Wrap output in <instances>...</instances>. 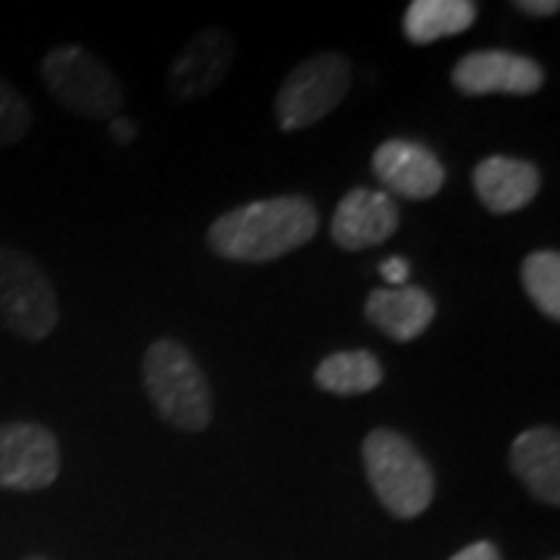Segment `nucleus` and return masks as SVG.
<instances>
[{
  "mask_svg": "<svg viewBox=\"0 0 560 560\" xmlns=\"http://www.w3.org/2000/svg\"><path fill=\"white\" fill-rule=\"evenodd\" d=\"M320 212L302 194L243 202L209 224L206 243L224 261L265 265L278 261L318 237Z\"/></svg>",
  "mask_w": 560,
  "mask_h": 560,
  "instance_id": "f257e3e1",
  "label": "nucleus"
},
{
  "mask_svg": "<svg viewBox=\"0 0 560 560\" xmlns=\"http://www.w3.org/2000/svg\"><path fill=\"white\" fill-rule=\"evenodd\" d=\"M143 393L156 418L180 433H202L215 420V393L202 364L175 337H160L140 359Z\"/></svg>",
  "mask_w": 560,
  "mask_h": 560,
  "instance_id": "f03ea898",
  "label": "nucleus"
},
{
  "mask_svg": "<svg viewBox=\"0 0 560 560\" xmlns=\"http://www.w3.org/2000/svg\"><path fill=\"white\" fill-rule=\"evenodd\" d=\"M361 464L371 492L396 521H418L436 499V474L411 436L374 427L361 440Z\"/></svg>",
  "mask_w": 560,
  "mask_h": 560,
  "instance_id": "7ed1b4c3",
  "label": "nucleus"
},
{
  "mask_svg": "<svg viewBox=\"0 0 560 560\" xmlns=\"http://www.w3.org/2000/svg\"><path fill=\"white\" fill-rule=\"evenodd\" d=\"M40 81L66 113L79 119H119L125 109V84L106 62L79 44H60L44 54Z\"/></svg>",
  "mask_w": 560,
  "mask_h": 560,
  "instance_id": "20e7f679",
  "label": "nucleus"
},
{
  "mask_svg": "<svg viewBox=\"0 0 560 560\" xmlns=\"http://www.w3.org/2000/svg\"><path fill=\"white\" fill-rule=\"evenodd\" d=\"M0 324L25 342H44L60 327V296L40 261L0 243Z\"/></svg>",
  "mask_w": 560,
  "mask_h": 560,
  "instance_id": "39448f33",
  "label": "nucleus"
},
{
  "mask_svg": "<svg viewBox=\"0 0 560 560\" xmlns=\"http://www.w3.org/2000/svg\"><path fill=\"white\" fill-rule=\"evenodd\" d=\"M352 79V60L337 50H324L302 60L280 81L275 94V119L280 131H305L327 119L349 97Z\"/></svg>",
  "mask_w": 560,
  "mask_h": 560,
  "instance_id": "423d86ee",
  "label": "nucleus"
},
{
  "mask_svg": "<svg viewBox=\"0 0 560 560\" xmlns=\"http://www.w3.org/2000/svg\"><path fill=\"white\" fill-rule=\"evenodd\" d=\"M60 440L50 427L35 420L0 423V489L44 492L60 480Z\"/></svg>",
  "mask_w": 560,
  "mask_h": 560,
  "instance_id": "0eeeda50",
  "label": "nucleus"
},
{
  "mask_svg": "<svg viewBox=\"0 0 560 560\" xmlns=\"http://www.w3.org/2000/svg\"><path fill=\"white\" fill-rule=\"evenodd\" d=\"M545 66L536 57L501 47L464 54L448 75L460 97H533L545 88Z\"/></svg>",
  "mask_w": 560,
  "mask_h": 560,
  "instance_id": "6e6552de",
  "label": "nucleus"
},
{
  "mask_svg": "<svg viewBox=\"0 0 560 560\" xmlns=\"http://www.w3.org/2000/svg\"><path fill=\"white\" fill-rule=\"evenodd\" d=\"M237 60V40L228 28L209 25L187 40L168 62L165 94L178 103H194L209 97L221 81L228 79Z\"/></svg>",
  "mask_w": 560,
  "mask_h": 560,
  "instance_id": "1a4fd4ad",
  "label": "nucleus"
},
{
  "mask_svg": "<svg viewBox=\"0 0 560 560\" xmlns=\"http://www.w3.org/2000/svg\"><path fill=\"white\" fill-rule=\"evenodd\" d=\"M371 172L393 200H433L445 187V165L420 140L389 138L371 153Z\"/></svg>",
  "mask_w": 560,
  "mask_h": 560,
  "instance_id": "9d476101",
  "label": "nucleus"
},
{
  "mask_svg": "<svg viewBox=\"0 0 560 560\" xmlns=\"http://www.w3.org/2000/svg\"><path fill=\"white\" fill-rule=\"evenodd\" d=\"M401 228L399 202L381 187H352L334 209L330 241L346 253H364L396 237Z\"/></svg>",
  "mask_w": 560,
  "mask_h": 560,
  "instance_id": "9b49d317",
  "label": "nucleus"
},
{
  "mask_svg": "<svg viewBox=\"0 0 560 560\" xmlns=\"http://www.w3.org/2000/svg\"><path fill=\"white\" fill-rule=\"evenodd\" d=\"M470 184H474V194L486 212L514 215L539 197L541 168L536 162L495 153V156H486L474 165Z\"/></svg>",
  "mask_w": 560,
  "mask_h": 560,
  "instance_id": "f8f14e48",
  "label": "nucleus"
},
{
  "mask_svg": "<svg viewBox=\"0 0 560 560\" xmlns=\"http://www.w3.org/2000/svg\"><path fill=\"white\" fill-rule=\"evenodd\" d=\"M514 480L548 508H560V433L558 427H529L508 448Z\"/></svg>",
  "mask_w": 560,
  "mask_h": 560,
  "instance_id": "ddd939ff",
  "label": "nucleus"
},
{
  "mask_svg": "<svg viewBox=\"0 0 560 560\" xmlns=\"http://www.w3.org/2000/svg\"><path fill=\"white\" fill-rule=\"evenodd\" d=\"M364 318L377 327L386 340L411 342L430 330L436 318V300L415 283L405 287H377L364 300Z\"/></svg>",
  "mask_w": 560,
  "mask_h": 560,
  "instance_id": "4468645a",
  "label": "nucleus"
},
{
  "mask_svg": "<svg viewBox=\"0 0 560 560\" xmlns=\"http://www.w3.org/2000/svg\"><path fill=\"white\" fill-rule=\"evenodd\" d=\"M480 16V7L474 0H411L405 16H401V32L408 44L427 47L442 38L464 35L474 28Z\"/></svg>",
  "mask_w": 560,
  "mask_h": 560,
  "instance_id": "2eb2a0df",
  "label": "nucleus"
},
{
  "mask_svg": "<svg viewBox=\"0 0 560 560\" xmlns=\"http://www.w3.org/2000/svg\"><path fill=\"white\" fill-rule=\"evenodd\" d=\"M383 383V364L371 349H346L318 361L315 386L330 396H368Z\"/></svg>",
  "mask_w": 560,
  "mask_h": 560,
  "instance_id": "dca6fc26",
  "label": "nucleus"
},
{
  "mask_svg": "<svg viewBox=\"0 0 560 560\" xmlns=\"http://www.w3.org/2000/svg\"><path fill=\"white\" fill-rule=\"evenodd\" d=\"M521 287L536 305L541 318L560 320V253L558 249H536L521 261Z\"/></svg>",
  "mask_w": 560,
  "mask_h": 560,
  "instance_id": "f3484780",
  "label": "nucleus"
},
{
  "mask_svg": "<svg viewBox=\"0 0 560 560\" xmlns=\"http://www.w3.org/2000/svg\"><path fill=\"white\" fill-rule=\"evenodd\" d=\"M32 131V103L16 84L0 79V147H13Z\"/></svg>",
  "mask_w": 560,
  "mask_h": 560,
  "instance_id": "a211bd4d",
  "label": "nucleus"
},
{
  "mask_svg": "<svg viewBox=\"0 0 560 560\" xmlns=\"http://www.w3.org/2000/svg\"><path fill=\"white\" fill-rule=\"evenodd\" d=\"M511 7L523 16H533V20H551L560 13L558 0H514Z\"/></svg>",
  "mask_w": 560,
  "mask_h": 560,
  "instance_id": "6ab92c4d",
  "label": "nucleus"
},
{
  "mask_svg": "<svg viewBox=\"0 0 560 560\" xmlns=\"http://www.w3.org/2000/svg\"><path fill=\"white\" fill-rule=\"evenodd\" d=\"M448 560H501V551L495 541L480 539L474 541V545H467V548H460L458 555H452Z\"/></svg>",
  "mask_w": 560,
  "mask_h": 560,
  "instance_id": "aec40b11",
  "label": "nucleus"
},
{
  "mask_svg": "<svg viewBox=\"0 0 560 560\" xmlns=\"http://www.w3.org/2000/svg\"><path fill=\"white\" fill-rule=\"evenodd\" d=\"M408 275H411V265H408V259L393 256V259L381 261V278L386 280L389 287H405V283H408Z\"/></svg>",
  "mask_w": 560,
  "mask_h": 560,
  "instance_id": "412c9836",
  "label": "nucleus"
},
{
  "mask_svg": "<svg viewBox=\"0 0 560 560\" xmlns=\"http://www.w3.org/2000/svg\"><path fill=\"white\" fill-rule=\"evenodd\" d=\"M113 135H119V138H116V140H121V143H128V140H131V135H135V128H131L128 121L113 119Z\"/></svg>",
  "mask_w": 560,
  "mask_h": 560,
  "instance_id": "4be33fe9",
  "label": "nucleus"
},
{
  "mask_svg": "<svg viewBox=\"0 0 560 560\" xmlns=\"http://www.w3.org/2000/svg\"><path fill=\"white\" fill-rule=\"evenodd\" d=\"M22 560H50V558H44V555H28V558H22Z\"/></svg>",
  "mask_w": 560,
  "mask_h": 560,
  "instance_id": "5701e85b",
  "label": "nucleus"
},
{
  "mask_svg": "<svg viewBox=\"0 0 560 560\" xmlns=\"http://www.w3.org/2000/svg\"><path fill=\"white\" fill-rule=\"evenodd\" d=\"M548 560H558V558H548Z\"/></svg>",
  "mask_w": 560,
  "mask_h": 560,
  "instance_id": "b1692460",
  "label": "nucleus"
}]
</instances>
